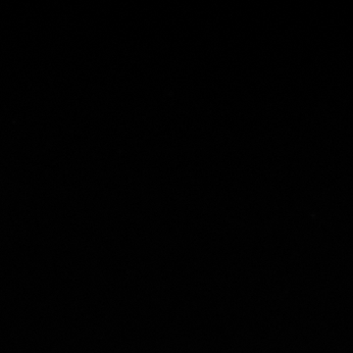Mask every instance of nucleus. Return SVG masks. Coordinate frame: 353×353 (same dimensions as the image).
I'll return each instance as SVG.
<instances>
[]
</instances>
